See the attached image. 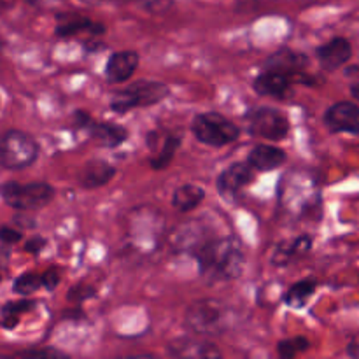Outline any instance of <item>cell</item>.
I'll return each mask as SVG.
<instances>
[{"instance_id":"obj_18","label":"cell","mask_w":359,"mask_h":359,"mask_svg":"<svg viewBox=\"0 0 359 359\" xmlns=\"http://www.w3.org/2000/svg\"><path fill=\"white\" fill-rule=\"evenodd\" d=\"M307 56L302 55V53L293 51V49H280V51L273 53L272 56H269L263 65V69L270 70H280V72L287 74H298V70L304 69L307 65Z\"/></svg>"},{"instance_id":"obj_9","label":"cell","mask_w":359,"mask_h":359,"mask_svg":"<svg viewBox=\"0 0 359 359\" xmlns=\"http://www.w3.org/2000/svg\"><path fill=\"white\" fill-rule=\"evenodd\" d=\"M255 181V168L249 163H231L224 168L217 177V191L223 196H235L242 191L248 184Z\"/></svg>"},{"instance_id":"obj_15","label":"cell","mask_w":359,"mask_h":359,"mask_svg":"<svg viewBox=\"0 0 359 359\" xmlns=\"http://www.w3.org/2000/svg\"><path fill=\"white\" fill-rule=\"evenodd\" d=\"M286 160V151L277 146H269V144H259L255 149H251L248 156V163L259 172L276 170V168L283 167Z\"/></svg>"},{"instance_id":"obj_8","label":"cell","mask_w":359,"mask_h":359,"mask_svg":"<svg viewBox=\"0 0 359 359\" xmlns=\"http://www.w3.org/2000/svg\"><path fill=\"white\" fill-rule=\"evenodd\" d=\"M325 125L332 133L359 135V105L356 102H337L325 112Z\"/></svg>"},{"instance_id":"obj_4","label":"cell","mask_w":359,"mask_h":359,"mask_svg":"<svg viewBox=\"0 0 359 359\" xmlns=\"http://www.w3.org/2000/svg\"><path fill=\"white\" fill-rule=\"evenodd\" d=\"M191 132L198 142L210 147L228 146L241 135L238 126L219 112H202L195 116L191 123Z\"/></svg>"},{"instance_id":"obj_1","label":"cell","mask_w":359,"mask_h":359,"mask_svg":"<svg viewBox=\"0 0 359 359\" xmlns=\"http://www.w3.org/2000/svg\"><path fill=\"white\" fill-rule=\"evenodd\" d=\"M189 252L198 262L200 273L209 280L237 279L244 270V251L233 237L202 238Z\"/></svg>"},{"instance_id":"obj_28","label":"cell","mask_w":359,"mask_h":359,"mask_svg":"<svg viewBox=\"0 0 359 359\" xmlns=\"http://www.w3.org/2000/svg\"><path fill=\"white\" fill-rule=\"evenodd\" d=\"M46 238L44 237H39V235H35V237L28 238L27 242H25V251L27 252H32V255H37V252H41L42 249L46 248Z\"/></svg>"},{"instance_id":"obj_19","label":"cell","mask_w":359,"mask_h":359,"mask_svg":"<svg viewBox=\"0 0 359 359\" xmlns=\"http://www.w3.org/2000/svg\"><path fill=\"white\" fill-rule=\"evenodd\" d=\"M181 142H182L181 133L165 132L163 144H161L160 149H156V153L149 158L151 168H153V170H163V168H167L168 165H170V161L174 160Z\"/></svg>"},{"instance_id":"obj_29","label":"cell","mask_w":359,"mask_h":359,"mask_svg":"<svg viewBox=\"0 0 359 359\" xmlns=\"http://www.w3.org/2000/svg\"><path fill=\"white\" fill-rule=\"evenodd\" d=\"M60 284V276L56 270H48V272L42 273V287H46L48 291L56 290V286Z\"/></svg>"},{"instance_id":"obj_32","label":"cell","mask_w":359,"mask_h":359,"mask_svg":"<svg viewBox=\"0 0 359 359\" xmlns=\"http://www.w3.org/2000/svg\"><path fill=\"white\" fill-rule=\"evenodd\" d=\"M347 76H351V74H347ZM349 91H351V95H353L354 100L359 102V76H358V74H354L353 81H351Z\"/></svg>"},{"instance_id":"obj_14","label":"cell","mask_w":359,"mask_h":359,"mask_svg":"<svg viewBox=\"0 0 359 359\" xmlns=\"http://www.w3.org/2000/svg\"><path fill=\"white\" fill-rule=\"evenodd\" d=\"M174 358H221V351L212 342L202 339H177L168 346Z\"/></svg>"},{"instance_id":"obj_7","label":"cell","mask_w":359,"mask_h":359,"mask_svg":"<svg viewBox=\"0 0 359 359\" xmlns=\"http://www.w3.org/2000/svg\"><path fill=\"white\" fill-rule=\"evenodd\" d=\"M248 130L252 137L266 140H284L290 133L286 114L273 107H256L248 112Z\"/></svg>"},{"instance_id":"obj_10","label":"cell","mask_w":359,"mask_h":359,"mask_svg":"<svg viewBox=\"0 0 359 359\" xmlns=\"http://www.w3.org/2000/svg\"><path fill=\"white\" fill-rule=\"evenodd\" d=\"M316 56L323 69L333 72V70L342 69L353 58V46L346 37H333L332 41L316 49Z\"/></svg>"},{"instance_id":"obj_31","label":"cell","mask_w":359,"mask_h":359,"mask_svg":"<svg viewBox=\"0 0 359 359\" xmlns=\"http://www.w3.org/2000/svg\"><path fill=\"white\" fill-rule=\"evenodd\" d=\"M172 4V0H146L147 11H163Z\"/></svg>"},{"instance_id":"obj_22","label":"cell","mask_w":359,"mask_h":359,"mask_svg":"<svg viewBox=\"0 0 359 359\" xmlns=\"http://www.w3.org/2000/svg\"><path fill=\"white\" fill-rule=\"evenodd\" d=\"M311 248H312V237H309V235H302V237L294 238L287 248H280L279 251H277L273 263H276V265H286V263H290L291 259L307 255V252L311 251Z\"/></svg>"},{"instance_id":"obj_33","label":"cell","mask_w":359,"mask_h":359,"mask_svg":"<svg viewBox=\"0 0 359 359\" xmlns=\"http://www.w3.org/2000/svg\"><path fill=\"white\" fill-rule=\"evenodd\" d=\"M30 4H34V6L37 7H55V6H60V4L63 2V0H28Z\"/></svg>"},{"instance_id":"obj_12","label":"cell","mask_w":359,"mask_h":359,"mask_svg":"<svg viewBox=\"0 0 359 359\" xmlns=\"http://www.w3.org/2000/svg\"><path fill=\"white\" fill-rule=\"evenodd\" d=\"M294 76L297 74H287L280 72V70H270L263 69V72L252 83V88L258 95L262 97H273V98H283L286 91L290 90L293 84Z\"/></svg>"},{"instance_id":"obj_16","label":"cell","mask_w":359,"mask_h":359,"mask_svg":"<svg viewBox=\"0 0 359 359\" xmlns=\"http://www.w3.org/2000/svg\"><path fill=\"white\" fill-rule=\"evenodd\" d=\"M84 130H88L91 139H95L98 144L107 147H118L119 144H123L128 139V130L126 128L119 125H112V123H100L93 118L88 119Z\"/></svg>"},{"instance_id":"obj_24","label":"cell","mask_w":359,"mask_h":359,"mask_svg":"<svg viewBox=\"0 0 359 359\" xmlns=\"http://www.w3.org/2000/svg\"><path fill=\"white\" fill-rule=\"evenodd\" d=\"M309 347H311L309 339H305V337H293V339L280 340V342L277 344V354L284 359H293L297 358L298 354L309 351Z\"/></svg>"},{"instance_id":"obj_36","label":"cell","mask_w":359,"mask_h":359,"mask_svg":"<svg viewBox=\"0 0 359 359\" xmlns=\"http://www.w3.org/2000/svg\"><path fill=\"white\" fill-rule=\"evenodd\" d=\"M83 2H88V4H95V2H111V4H130V2H135V0H83Z\"/></svg>"},{"instance_id":"obj_26","label":"cell","mask_w":359,"mask_h":359,"mask_svg":"<svg viewBox=\"0 0 359 359\" xmlns=\"http://www.w3.org/2000/svg\"><path fill=\"white\" fill-rule=\"evenodd\" d=\"M95 294H97V290H95V287L81 284V286H74L72 290L69 291V294H67V300L74 302V304H83L84 300L95 297Z\"/></svg>"},{"instance_id":"obj_17","label":"cell","mask_w":359,"mask_h":359,"mask_svg":"<svg viewBox=\"0 0 359 359\" xmlns=\"http://www.w3.org/2000/svg\"><path fill=\"white\" fill-rule=\"evenodd\" d=\"M116 168L104 160H90L79 172V184L84 189H98L111 182Z\"/></svg>"},{"instance_id":"obj_27","label":"cell","mask_w":359,"mask_h":359,"mask_svg":"<svg viewBox=\"0 0 359 359\" xmlns=\"http://www.w3.org/2000/svg\"><path fill=\"white\" fill-rule=\"evenodd\" d=\"M21 237H23V235L18 230H13V228L7 226L0 228V242H4V244H18V242L21 241Z\"/></svg>"},{"instance_id":"obj_20","label":"cell","mask_w":359,"mask_h":359,"mask_svg":"<svg viewBox=\"0 0 359 359\" xmlns=\"http://www.w3.org/2000/svg\"><path fill=\"white\" fill-rule=\"evenodd\" d=\"M205 198V191L196 184H182L172 195V205L181 212H189L196 209Z\"/></svg>"},{"instance_id":"obj_35","label":"cell","mask_w":359,"mask_h":359,"mask_svg":"<svg viewBox=\"0 0 359 359\" xmlns=\"http://www.w3.org/2000/svg\"><path fill=\"white\" fill-rule=\"evenodd\" d=\"M347 356L359 358V344L358 342H351L349 346H347Z\"/></svg>"},{"instance_id":"obj_11","label":"cell","mask_w":359,"mask_h":359,"mask_svg":"<svg viewBox=\"0 0 359 359\" xmlns=\"http://www.w3.org/2000/svg\"><path fill=\"white\" fill-rule=\"evenodd\" d=\"M140 56L137 51H116L109 56L105 65V79L111 84H121L135 74Z\"/></svg>"},{"instance_id":"obj_3","label":"cell","mask_w":359,"mask_h":359,"mask_svg":"<svg viewBox=\"0 0 359 359\" xmlns=\"http://www.w3.org/2000/svg\"><path fill=\"white\" fill-rule=\"evenodd\" d=\"M170 90L165 83L151 79H140L132 83L130 86L116 91L111 97V111L116 114H126L133 109L151 107L160 104L168 97Z\"/></svg>"},{"instance_id":"obj_21","label":"cell","mask_w":359,"mask_h":359,"mask_svg":"<svg viewBox=\"0 0 359 359\" xmlns=\"http://www.w3.org/2000/svg\"><path fill=\"white\" fill-rule=\"evenodd\" d=\"M318 290V283L314 279H304L294 283L293 286H290V290L284 294V302L286 305L293 309H302L307 305V302L311 300L312 294Z\"/></svg>"},{"instance_id":"obj_6","label":"cell","mask_w":359,"mask_h":359,"mask_svg":"<svg viewBox=\"0 0 359 359\" xmlns=\"http://www.w3.org/2000/svg\"><path fill=\"white\" fill-rule=\"evenodd\" d=\"M0 196L13 209L37 210L51 202L55 189L48 182H6L0 184Z\"/></svg>"},{"instance_id":"obj_25","label":"cell","mask_w":359,"mask_h":359,"mask_svg":"<svg viewBox=\"0 0 359 359\" xmlns=\"http://www.w3.org/2000/svg\"><path fill=\"white\" fill-rule=\"evenodd\" d=\"M39 287H42V273H23V276L18 277L13 284L14 293L23 294V297L35 293Z\"/></svg>"},{"instance_id":"obj_2","label":"cell","mask_w":359,"mask_h":359,"mask_svg":"<svg viewBox=\"0 0 359 359\" xmlns=\"http://www.w3.org/2000/svg\"><path fill=\"white\" fill-rule=\"evenodd\" d=\"M233 321L230 309L219 300H198L186 311L184 323L188 330L200 337H216L226 332Z\"/></svg>"},{"instance_id":"obj_30","label":"cell","mask_w":359,"mask_h":359,"mask_svg":"<svg viewBox=\"0 0 359 359\" xmlns=\"http://www.w3.org/2000/svg\"><path fill=\"white\" fill-rule=\"evenodd\" d=\"M20 356H35V358H42V356L55 358V356H60V358H63V354L58 353V351H51V349H44V351L35 349V351H23V353H20Z\"/></svg>"},{"instance_id":"obj_13","label":"cell","mask_w":359,"mask_h":359,"mask_svg":"<svg viewBox=\"0 0 359 359\" xmlns=\"http://www.w3.org/2000/svg\"><path fill=\"white\" fill-rule=\"evenodd\" d=\"M83 32H90L93 37H98L105 32V27L98 21L90 20L81 14H60L58 25L55 28L56 37L60 39H70L76 35L83 34Z\"/></svg>"},{"instance_id":"obj_5","label":"cell","mask_w":359,"mask_h":359,"mask_svg":"<svg viewBox=\"0 0 359 359\" xmlns=\"http://www.w3.org/2000/svg\"><path fill=\"white\" fill-rule=\"evenodd\" d=\"M39 156V144L28 133L9 130L0 137V167L23 170Z\"/></svg>"},{"instance_id":"obj_37","label":"cell","mask_w":359,"mask_h":359,"mask_svg":"<svg viewBox=\"0 0 359 359\" xmlns=\"http://www.w3.org/2000/svg\"><path fill=\"white\" fill-rule=\"evenodd\" d=\"M0 280H2V279H0Z\"/></svg>"},{"instance_id":"obj_23","label":"cell","mask_w":359,"mask_h":359,"mask_svg":"<svg viewBox=\"0 0 359 359\" xmlns=\"http://www.w3.org/2000/svg\"><path fill=\"white\" fill-rule=\"evenodd\" d=\"M35 305V302L32 300H20V302H9L6 304V307L2 309L4 316V328L13 330L14 326L20 321V316L25 314V312L32 311Z\"/></svg>"},{"instance_id":"obj_34","label":"cell","mask_w":359,"mask_h":359,"mask_svg":"<svg viewBox=\"0 0 359 359\" xmlns=\"http://www.w3.org/2000/svg\"><path fill=\"white\" fill-rule=\"evenodd\" d=\"M63 316H65V319H84V312L81 311V309H74V311H65L63 312Z\"/></svg>"}]
</instances>
